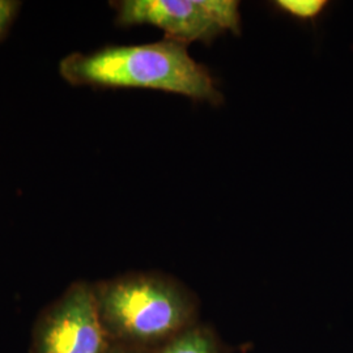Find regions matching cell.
<instances>
[{
  "label": "cell",
  "instance_id": "cell-1",
  "mask_svg": "<svg viewBox=\"0 0 353 353\" xmlns=\"http://www.w3.org/2000/svg\"><path fill=\"white\" fill-rule=\"evenodd\" d=\"M58 68L64 81L75 87L151 89L211 105L223 102L210 70L191 58L186 45L169 38L72 52Z\"/></svg>",
  "mask_w": 353,
  "mask_h": 353
},
{
  "label": "cell",
  "instance_id": "cell-2",
  "mask_svg": "<svg viewBox=\"0 0 353 353\" xmlns=\"http://www.w3.org/2000/svg\"><path fill=\"white\" fill-rule=\"evenodd\" d=\"M97 313L108 339L157 352L198 322L194 294L174 279L134 272L93 285Z\"/></svg>",
  "mask_w": 353,
  "mask_h": 353
},
{
  "label": "cell",
  "instance_id": "cell-3",
  "mask_svg": "<svg viewBox=\"0 0 353 353\" xmlns=\"http://www.w3.org/2000/svg\"><path fill=\"white\" fill-rule=\"evenodd\" d=\"M112 4L117 26H154L165 38L186 46L241 30L237 0H122Z\"/></svg>",
  "mask_w": 353,
  "mask_h": 353
},
{
  "label": "cell",
  "instance_id": "cell-4",
  "mask_svg": "<svg viewBox=\"0 0 353 353\" xmlns=\"http://www.w3.org/2000/svg\"><path fill=\"white\" fill-rule=\"evenodd\" d=\"M109 344L93 285L77 281L39 316L32 353H103Z\"/></svg>",
  "mask_w": 353,
  "mask_h": 353
},
{
  "label": "cell",
  "instance_id": "cell-5",
  "mask_svg": "<svg viewBox=\"0 0 353 353\" xmlns=\"http://www.w3.org/2000/svg\"><path fill=\"white\" fill-rule=\"evenodd\" d=\"M156 353H223V351L214 331L196 323L176 335Z\"/></svg>",
  "mask_w": 353,
  "mask_h": 353
},
{
  "label": "cell",
  "instance_id": "cell-6",
  "mask_svg": "<svg viewBox=\"0 0 353 353\" xmlns=\"http://www.w3.org/2000/svg\"><path fill=\"white\" fill-rule=\"evenodd\" d=\"M275 6L283 12L303 21H314L327 10L326 0H278Z\"/></svg>",
  "mask_w": 353,
  "mask_h": 353
},
{
  "label": "cell",
  "instance_id": "cell-7",
  "mask_svg": "<svg viewBox=\"0 0 353 353\" xmlns=\"http://www.w3.org/2000/svg\"><path fill=\"white\" fill-rule=\"evenodd\" d=\"M20 8L21 3L17 0H0V41L10 32Z\"/></svg>",
  "mask_w": 353,
  "mask_h": 353
},
{
  "label": "cell",
  "instance_id": "cell-8",
  "mask_svg": "<svg viewBox=\"0 0 353 353\" xmlns=\"http://www.w3.org/2000/svg\"><path fill=\"white\" fill-rule=\"evenodd\" d=\"M103 353H154L147 350H141V348H135V347H130L125 344H119V343H113L110 341L109 347L106 348V351Z\"/></svg>",
  "mask_w": 353,
  "mask_h": 353
}]
</instances>
